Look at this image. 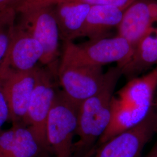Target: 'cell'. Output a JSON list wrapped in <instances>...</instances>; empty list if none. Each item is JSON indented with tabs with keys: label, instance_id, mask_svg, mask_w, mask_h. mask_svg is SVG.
Segmentation results:
<instances>
[{
	"label": "cell",
	"instance_id": "6da1fadb",
	"mask_svg": "<svg viewBox=\"0 0 157 157\" xmlns=\"http://www.w3.org/2000/svg\"><path fill=\"white\" fill-rule=\"evenodd\" d=\"M122 75L118 66L109 68L100 90L80 104L76 133L78 140L73 146V157H89L93 154L109 123L112 98Z\"/></svg>",
	"mask_w": 157,
	"mask_h": 157
},
{
	"label": "cell",
	"instance_id": "7a4b0ae2",
	"mask_svg": "<svg viewBox=\"0 0 157 157\" xmlns=\"http://www.w3.org/2000/svg\"><path fill=\"white\" fill-rule=\"evenodd\" d=\"M133 50L127 40L118 36L78 44L72 41L65 42L61 63L102 67L116 62L121 67L128 62Z\"/></svg>",
	"mask_w": 157,
	"mask_h": 157
},
{
	"label": "cell",
	"instance_id": "3957f363",
	"mask_svg": "<svg viewBox=\"0 0 157 157\" xmlns=\"http://www.w3.org/2000/svg\"><path fill=\"white\" fill-rule=\"evenodd\" d=\"M20 14L17 25L37 40L43 49L40 62L53 75L58 73L59 32L54 6H34L17 12Z\"/></svg>",
	"mask_w": 157,
	"mask_h": 157
},
{
	"label": "cell",
	"instance_id": "277c9868",
	"mask_svg": "<svg viewBox=\"0 0 157 157\" xmlns=\"http://www.w3.org/2000/svg\"><path fill=\"white\" fill-rule=\"evenodd\" d=\"M79 105L62 91L56 92L46 127L47 139L56 157H72Z\"/></svg>",
	"mask_w": 157,
	"mask_h": 157
},
{
	"label": "cell",
	"instance_id": "5b68a950",
	"mask_svg": "<svg viewBox=\"0 0 157 157\" xmlns=\"http://www.w3.org/2000/svg\"><path fill=\"white\" fill-rule=\"evenodd\" d=\"M53 76L48 69L37 67L36 83L25 121V125L32 130L44 151H51L47 139L46 127L56 94Z\"/></svg>",
	"mask_w": 157,
	"mask_h": 157
},
{
	"label": "cell",
	"instance_id": "8992f818",
	"mask_svg": "<svg viewBox=\"0 0 157 157\" xmlns=\"http://www.w3.org/2000/svg\"><path fill=\"white\" fill-rule=\"evenodd\" d=\"M57 75L63 89V91L78 105L97 93L105 79V73L100 66L61 63Z\"/></svg>",
	"mask_w": 157,
	"mask_h": 157
},
{
	"label": "cell",
	"instance_id": "52a82bcc",
	"mask_svg": "<svg viewBox=\"0 0 157 157\" xmlns=\"http://www.w3.org/2000/svg\"><path fill=\"white\" fill-rule=\"evenodd\" d=\"M156 133L152 110L140 124L101 144L95 157H140L144 147Z\"/></svg>",
	"mask_w": 157,
	"mask_h": 157
},
{
	"label": "cell",
	"instance_id": "ba28073f",
	"mask_svg": "<svg viewBox=\"0 0 157 157\" xmlns=\"http://www.w3.org/2000/svg\"><path fill=\"white\" fill-rule=\"evenodd\" d=\"M37 67L25 72L8 69L0 70V78L10 111V121L13 124L25 125L29 103L36 83Z\"/></svg>",
	"mask_w": 157,
	"mask_h": 157
},
{
	"label": "cell",
	"instance_id": "9c48e42d",
	"mask_svg": "<svg viewBox=\"0 0 157 157\" xmlns=\"http://www.w3.org/2000/svg\"><path fill=\"white\" fill-rule=\"evenodd\" d=\"M43 49L39 42L17 24L11 44L0 70L8 69L25 72L33 70L40 62Z\"/></svg>",
	"mask_w": 157,
	"mask_h": 157
},
{
	"label": "cell",
	"instance_id": "30bf717a",
	"mask_svg": "<svg viewBox=\"0 0 157 157\" xmlns=\"http://www.w3.org/2000/svg\"><path fill=\"white\" fill-rule=\"evenodd\" d=\"M152 22L148 2L136 0L124 11L118 26V36L127 40L134 49L141 40L150 34Z\"/></svg>",
	"mask_w": 157,
	"mask_h": 157
},
{
	"label": "cell",
	"instance_id": "8fae6325",
	"mask_svg": "<svg viewBox=\"0 0 157 157\" xmlns=\"http://www.w3.org/2000/svg\"><path fill=\"white\" fill-rule=\"evenodd\" d=\"M23 124H13L0 131V157H37L43 149L32 130Z\"/></svg>",
	"mask_w": 157,
	"mask_h": 157
},
{
	"label": "cell",
	"instance_id": "7c38bea8",
	"mask_svg": "<svg viewBox=\"0 0 157 157\" xmlns=\"http://www.w3.org/2000/svg\"><path fill=\"white\" fill-rule=\"evenodd\" d=\"M91 6L78 2H63L54 6L60 39L65 42L82 37Z\"/></svg>",
	"mask_w": 157,
	"mask_h": 157
},
{
	"label": "cell",
	"instance_id": "4fadbf2b",
	"mask_svg": "<svg viewBox=\"0 0 157 157\" xmlns=\"http://www.w3.org/2000/svg\"><path fill=\"white\" fill-rule=\"evenodd\" d=\"M157 89V66L145 75L129 80L117 97L130 107L150 111Z\"/></svg>",
	"mask_w": 157,
	"mask_h": 157
},
{
	"label": "cell",
	"instance_id": "5bb4252c",
	"mask_svg": "<svg viewBox=\"0 0 157 157\" xmlns=\"http://www.w3.org/2000/svg\"><path fill=\"white\" fill-rule=\"evenodd\" d=\"M150 111L130 107L113 96L109 123L98 144L100 146L113 137L138 125L147 118Z\"/></svg>",
	"mask_w": 157,
	"mask_h": 157
},
{
	"label": "cell",
	"instance_id": "9a60e30c",
	"mask_svg": "<svg viewBox=\"0 0 157 157\" xmlns=\"http://www.w3.org/2000/svg\"><path fill=\"white\" fill-rule=\"evenodd\" d=\"M124 11L112 6H91L82 33V37L90 40L107 37L108 33L118 25Z\"/></svg>",
	"mask_w": 157,
	"mask_h": 157
},
{
	"label": "cell",
	"instance_id": "2e32d148",
	"mask_svg": "<svg viewBox=\"0 0 157 157\" xmlns=\"http://www.w3.org/2000/svg\"><path fill=\"white\" fill-rule=\"evenodd\" d=\"M157 63V37L149 34L136 46L128 62L120 68L122 75L130 80Z\"/></svg>",
	"mask_w": 157,
	"mask_h": 157
},
{
	"label": "cell",
	"instance_id": "e0dca14e",
	"mask_svg": "<svg viewBox=\"0 0 157 157\" xmlns=\"http://www.w3.org/2000/svg\"><path fill=\"white\" fill-rule=\"evenodd\" d=\"M17 13L15 8L0 12V67L7 54L15 32Z\"/></svg>",
	"mask_w": 157,
	"mask_h": 157
},
{
	"label": "cell",
	"instance_id": "ac0fdd59",
	"mask_svg": "<svg viewBox=\"0 0 157 157\" xmlns=\"http://www.w3.org/2000/svg\"><path fill=\"white\" fill-rule=\"evenodd\" d=\"M136 0H21L16 7L17 12L34 6H54L63 2H78L93 6H112L124 11Z\"/></svg>",
	"mask_w": 157,
	"mask_h": 157
},
{
	"label": "cell",
	"instance_id": "d6986e66",
	"mask_svg": "<svg viewBox=\"0 0 157 157\" xmlns=\"http://www.w3.org/2000/svg\"><path fill=\"white\" fill-rule=\"evenodd\" d=\"M10 111L8 103L3 89L2 80L0 78V131L6 122L10 121Z\"/></svg>",
	"mask_w": 157,
	"mask_h": 157
},
{
	"label": "cell",
	"instance_id": "ffe728a7",
	"mask_svg": "<svg viewBox=\"0 0 157 157\" xmlns=\"http://www.w3.org/2000/svg\"><path fill=\"white\" fill-rule=\"evenodd\" d=\"M21 0H0V12L10 8H16Z\"/></svg>",
	"mask_w": 157,
	"mask_h": 157
},
{
	"label": "cell",
	"instance_id": "44dd1931",
	"mask_svg": "<svg viewBox=\"0 0 157 157\" xmlns=\"http://www.w3.org/2000/svg\"><path fill=\"white\" fill-rule=\"evenodd\" d=\"M151 109L153 111V113H154V117H155V130H156V133H157V89L155 92V94L154 98Z\"/></svg>",
	"mask_w": 157,
	"mask_h": 157
},
{
	"label": "cell",
	"instance_id": "7402d4cb",
	"mask_svg": "<svg viewBox=\"0 0 157 157\" xmlns=\"http://www.w3.org/2000/svg\"><path fill=\"white\" fill-rule=\"evenodd\" d=\"M145 157H157V140L151 150L146 155Z\"/></svg>",
	"mask_w": 157,
	"mask_h": 157
},
{
	"label": "cell",
	"instance_id": "603a6c76",
	"mask_svg": "<svg viewBox=\"0 0 157 157\" xmlns=\"http://www.w3.org/2000/svg\"><path fill=\"white\" fill-rule=\"evenodd\" d=\"M156 33H157V37H157V32H156Z\"/></svg>",
	"mask_w": 157,
	"mask_h": 157
},
{
	"label": "cell",
	"instance_id": "cb8c5ba5",
	"mask_svg": "<svg viewBox=\"0 0 157 157\" xmlns=\"http://www.w3.org/2000/svg\"><path fill=\"white\" fill-rule=\"evenodd\" d=\"M56 157L55 156H54V157Z\"/></svg>",
	"mask_w": 157,
	"mask_h": 157
}]
</instances>
